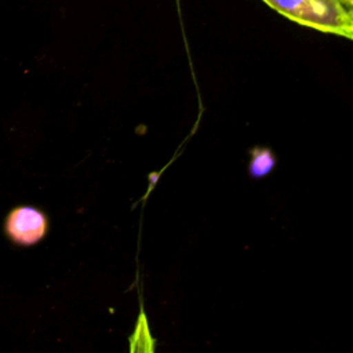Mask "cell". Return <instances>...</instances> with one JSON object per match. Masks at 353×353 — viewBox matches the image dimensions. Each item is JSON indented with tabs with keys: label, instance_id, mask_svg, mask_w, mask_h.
Instances as JSON below:
<instances>
[{
	"label": "cell",
	"instance_id": "6da1fadb",
	"mask_svg": "<svg viewBox=\"0 0 353 353\" xmlns=\"http://www.w3.org/2000/svg\"><path fill=\"white\" fill-rule=\"evenodd\" d=\"M280 15L323 33L353 37V10L341 0H262Z\"/></svg>",
	"mask_w": 353,
	"mask_h": 353
},
{
	"label": "cell",
	"instance_id": "3957f363",
	"mask_svg": "<svg viewBox=\"0 0 353 353\" xmlns=\"http://www.w3.org/2000/svg\"><path fill=\"white\" fill-rule=\"evenodd\" d=\"M276 163V154L269 148L255 146L250 150L248 174L254 179H261L273 171Z\"/></svg>",
	"mask_w": 353,
	"mask_h": 353
},
{
	"label": "cell",
	"instance_id": "7a4b0ae2",
	"mask_svg": "<svg viewBox=\"0 0 353 353\" xmlns=\"http://www.w3.org/2000/svg\"><path fill=\"white\" fill-rule=\"evenodd\" d=\"M6 234L18 245H34L44 239L48 230L47 215L30 205L14 208L6 218Z\"/></svg>",
	"mask_w": 353,
	"mask_h": 353
},
{
	"label": "cell",
	"instance_id": "277c9868",
	"mask_svg": "<svg viewBox=\"0 0 353 353\" xmlns=\"http://www.w3.org/2000/svg\"><path fill=\"white\" fill-rule=\"evenodd\" d=\"M349 10H352L353 8V0H341Z\"/></svg>",
	"mask_w": 353,
	"mask_h": 353
}]
</instances>
